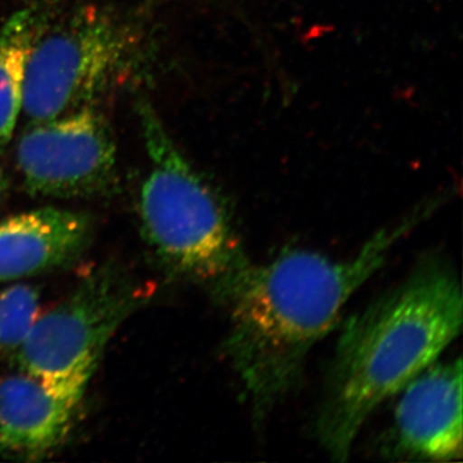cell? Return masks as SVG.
Returning a JSON list of instances; mask_svg holds the SVG:
<instances>
[{
	"instance_id": "obj_1",
	"label": "cell",
	"mask_w": 463,
	"mask_h": 463,
	"mask_svg": "<svg viewBox=\"0 0 463 463\" xmlns=\"http://www.w3.org/2000/svg\"><path fill=\"white\" fill-rule=\"evenodd\" d=\"M435 206L417 207L380 228L350 258L285 250L268 263L250 264L232 281L218 300L228 315L224 350L255 421H264L297 389L310 350L335 327L349 298Z\"/></svg>"
},
{
	"instance_id": "obj_2",
	"label": "cell",
	"mask_w": 463,
	"mask_h": 463,
	"mask_svg": "<svg viewBox=\"0 0 463 463\" xmlns=\"http://www.w3.org/2000/svg\"><path fill=\"white\" fill-rule=\"evenodd\" d=\"M462 322L458 276L443 259L425 258L345 323L317 419L332 459L349 458L374 411L438 361Z\"/></svg>"
},
{
	"instance_id": "obj_3",
	"label": "cell",
	"mask_w": 463,
	"mask_h": 463,
	"mask_svg": "<svg viewBox=\"0 0 463 463\" xmlns=\"http://www.w3.org/2000/svg\"><path fill=\"white\" fill-rule=\"evenodd\" d=\"M149 170L139 194L143 236L167 272L209 289L218 303L251 260L223 201L192 166L160 118L138 105Z\"/></svg>"
},
{
	"instance_id": "obj_4",
	"label": "cell",
	"mask_w": 463,
	"mask_h": 463,
	"mask_svg": "<svg viewBox=\"0 0 463 463\" xmlns=\"http://www.w3.org/2000/svg\"><path fill=\"white\" fill-rule=\"evenodd\" d=\"M132 33L96 8L41 33L27 61L23 112L42 123L91 106L124 83L136 62Z\"/></svg>"
},
{
	"instance_id": "obj_5",
	"label": "cell",
	"mask_w": 463,
	"mask_h": 463,
	"mask_svg": "<svg viewBox=\"0 0 463 463\" xmlns=\"http://www.w3.org/2000/svg\"><path fill=\"white\" fill-rule=\"evenodd\" d=\"M145 300L124 269L100 267L50 312L39 316L16 350L20 371L83 397L106 346Z\"/></svg>"
},
{
	"instance_id": "obj_6",
	"label": "cell",
	"mask_w": 463,
	"mask_h": 463,
	"mask_svg": "<svg viewBox=\"0 0 463 463\" xmlns=\"http://www.w3.org/2000/svg\"><path fill=\"white\" fill-rule=\"evenodd\" d=\"M16 163L30 194L75 199L114 185L118 155L108 121L87 106L32 124L17 143Z\"/></svg>"
},
{
	"instance_id": "obj_7",
	"label": "cell",
	"mask_w": 463,
	"mask_h": 463,
	"mask_svg": "<svg viewBox=\"0 0 463 463\" xmlns=\"http://www.w3.org/2000/svg\"><path fill=\"white\" fill-rule=\"evenodd\" d=\"M390 452L422 461L462 458V361L431 364L403 390Z\"/></svg>"
},
{
	"instance_id": "obj_8",
	"label": "cell",
	"mask_w": 463,
	"mask_h": 463,
	"mask_svg": "<svg viewBox=\"0 0 463 463\" xmlns=\"http://www.w3.org/2000/svg\"><path fill=\"white\" fill-rule=\"evenodd\" d=\"M81 399L23 371L0 380V455L35 459L56 449Z\"/></svg>"
},
{
	"instance_id": "obj_9",
	"label": "cell",
	"mask_w": 463,
	"mask_h": 463,
	"mask_svg": "<svg viewBox=\"0 0 463 463\" xmlns=\"http://www.w3.org/2000/svg\"><path fill=\"white\" fill-rule=\"evenodd\" d=\"M90 216L70 210H33L0 222V283L74 263L90 245Z\"/></svg>"
},
{
	"instance_id": "obj_10",
	"label": "cell",
	"mask_w": 463,
	"mask_h": 463,
	"mask_svg": "<svg viewBox=\"0 0 463 463\" xmlns=\"http://www.w3.org/2000/svg\"><path fill=\"white\" fill-rule=\"evenodd\" d=\"M43 30L33 8L17 12L0 29V146L11 138L23 112L27 61Z\"/></svg>"
},
{
	"instance_id": "obj_11",
	"label": "cell",
	"mask_w": 463,
	"mask_h": 463,
	"mask_svg": "<svg viewBox=\"0 0 463 463\" xmlns=\"http://www.w3.org/2000/svg\"><path fill=\"white\" fill-rule=\"evenodd\" d=\"M41 316L39 291L30 285H14L0 291V355L23 345Z\"/></svg>"
},
{
	"instance_id": "obj_12",
	"label": "cell",
	"mask_w": 463,
	"mask_h": 463,
	"mask_svg": "<svg viewBox=\"0 0 463 463\" xmlns=\"http://www.w3.org/2000/svg\"><path fill=\"white\" fill-rule=\"evenodd\" d=\"M0 188H2V185H0Z\"/></svg>"
}]
</instances>
